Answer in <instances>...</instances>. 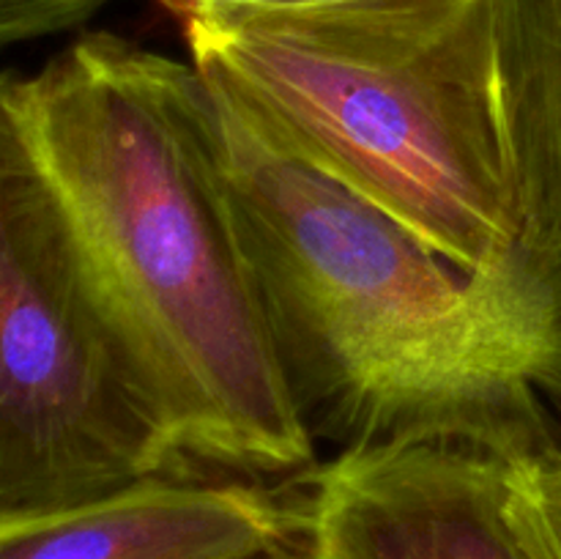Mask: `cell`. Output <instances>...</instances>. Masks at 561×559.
<instances>
[{"label": "cell", "mask_w": 561, "mask_h": 559, "mask_svg": "<svg viewBox=\"0 0 561 559\" xmlns=\"http://www.w3.org/2000/svg\"><path fill=\"white\" fill-rule=\"evenodd\" d=\"M307 477L305 559H531L507 513V460L491 453L370 444Z\"/></svg>", "instance_id": "5b68a950"}, {"label": "cell", "mask_w": 561, "mask_h": 559, "mask_svg": "<svg viewBox=\"0 0 561 559\" xmlns=\"http://www.w3.org/2000/svg\"><path fill=\"white\" fill-rule=\"evenodd\" d=\"M507 513L531 559H561V444L507 460Z\"/></svg>", "instance_id": "ba28073f"}, {"label": "cell", "mask_w": 561, "mask_h": 559, "mask_svg": "<svg viewBox=\"0 0 561 559\" xmlns=\"http://www.w3.org/2000/svg\"><path fill=\"white\" fill-rule=\"evenodd\" d=\"M340 3V0H190L186 16H225V14H247V11H272V9H301V5H323Z\"/></svg>", "instance_id": "30bf717a"}, {"label": "cell", "mask_w": 561, "mask_h": 559, "mask_svg": "<svg viewBox=\"0 0 561 559\" xmlns=\"http://www.w3.org/2000/svg\"><path fill=\"white\" fill-rule=\"evenodd\" d=\"M104 0H0V49L85 22Z\"/></svg>", "instance_id": "9c48e42d"}, {"label": "cell", "mask_w": 561, "mask_h": 559, "mask_svg": "<svg viewBox=\"0 0 561 559\" xmlns=\"http://www.w3.org/2000/svg\"><path fill=\"white\" fill-rule=\"evenodd\" d=\"M195 69L285 151L466 274L520 269L491 0L186 16Z\"/></svg>", "instance_id": "3957f363"}, {"label": "cell", "mask_w": 561, "mask_h": 559, "mask_svg": "<svg viewBox=\"0 0 561 559\" xmlns=\"http://www.w3.org/2000/svg\"><path fill=\"white\" fill-rule=\"evenodd\" d=\"M255 559H305V557H294V554L288 551H274V554H266V557H255Z\"/></svg>", "instance_id": "7c38bea8"}, {"label": "cell", "mask_w": 561, "mask_h": 559, "mask_svg": "<svg viewBox=\"0 0 561 559\" xmlns=\"http://www.w3.org/2000/svg\"><path fill=\"white\" fill-rule=\"evenodd\" d=\"M296 532L261 482L157 475L36 507L0 504V559H255Z\"/></svg>", "instance_id": "8992f818"}, {"label": "cell", "mask_w": 561, "mask_h": 559, "mask_svg": "<svg viewBox=\"0 0 561 559\" xmlns=\"http://www.w3.org/2000/svg\"><path fill=\"white\" fill-rule=\"evenodd\" d=\"M157 3H162V5H168L170 11H175V14H184L186 11V3H190V0H157Z\"/></svg>", "instance_id": "8fae6325"}, {"label": "cell", "mask_w": 561, "mask_h": 559, "mask_svg": "<svg viewBox=\"0 0 561 559\" xmlns=\"http://www.w3.org/2000/svg\"><path fill=\"white\" fill-rule=\"evenodd\" d=\"M225 195L312 442L553 444L561 283L466 274L340 181L285 151L211 80Z\"/></svg>", "instance_id": "7a4b0ae2"}, {"label": "cell", "mask_w": 561, "mask_h": 559, "mask_svg": "<svg viewBox=\"0 0 561 559\" xmlns=\"http://www.w3.org/2000/svg\"><path fill=\"white\" fill-rule=\"evenodd\" d=\"M0 71V504L184 475L93 290Z\"/></svg>", "instance_id": "277c9868"}, {"label": "cell", "mask_w": 561, "mask_h": 559, "mask_svg": "<svg viewBox=\"0 0 561 559\" xmlns=\"http://www.w3.org/2000/svg\"><path fill=\"white\" fill-rule=\"evenodd\" d=\"M524 261L561 277V0H491Z\"/></svg>", "instance_id": "52a82bcc"}, {"label": "cell", "mask_w": 561, "mask_h": 559, "mask_svg": "<svg viewBox=\"0 0 561 559\" xmlns=\"http://www.w3.org/2000/svg\"><path fill=\"white\" fill-rule=\"evenodd\" d=\"M16 93L179 469L252 482L305 469L316 442L225 195L206 77L96 31L20 77Z\"/></svg>", "instance_id": "6da1fadb"}]
</instances>
